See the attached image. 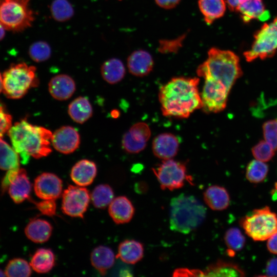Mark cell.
Listing matches in <instances>:
<instances>
[{"label":"cell","instance_id":"cell-43","mask_svg":"<svg viewBox=\"0 0 277 277\" xmlns=\"http://www.w3.org/2000/svg\"><path fill=\"white\" fill-rule=\"evenodd\" d=\"M19 169H11L7 171L2 183V192H4L6 189H8L10 184Z\"/></svg>","mask_w":277,"mask_h":277},{"label":"cell","instance_id":"cell-3","mask_svg":"<svg viewBox=\"0 0 277 277\" xmlns=\"http://www.w3.org/2000/svg\"><path fill=\"white\" fill-rule=\"evenodd\" d=\"M52 133L50 130L33 125L25 120L15 123L8 131L13 148L23 163L30 156L40 159L50 154Z\"/></svg>","mask_w":277,"mask_h":277},{"label":"cell","instance_id":"cell-23","mask_svg":"<svg viewBox=\"0 0 277 277\" xmlns=\"http://www.w3.org/2000/svg\"><path fill=\"white\" fill-rule=\"evenodd\" d=\"M115 255L112 249L105 246L95 248L90 255V261L93 267L102 275L114 265Z\"/></svg>","mask_w":277,"mask_h":277},{"label":"cell","instance_id":"cell-12","mask_svg":"<svg viewBox=\"0 0 277 277\" xmlns=\"http://www.w3.org/2000/svg\"><path fill=\"white\" fill-rule=\"evenodd\" d=\"M62 180L56 174L44 172L34 180V189L37 197L42 200H56L62 193Z\"/></svg>","mask_w":277,"mask_h":277},{"label":"cell","instance_id":"cell-46","mask_svg":"<svg viewBox=\"0 0 277 277\" xmlns=\"http://www.w3.org/2000/svg\"><path fill=\"white\" fill-rule=\"evenodd\" d=\"M241 0H227L226 3L229 9L232 11H236Z\"/></svg>","mask_w":277,"mask_h":277},{"label":"cell","instance_id":"cell-17","mask_svg":"<svg viewBox=\"0 0 277 277\" xmlns=\"http://www.w3.org/2000/svg\"><path fill=\"white\" fill-rule=\"evenodd\" d=\"M245 23L252 19L264 22L268 20L270 14L265 8L263 0H241L236 11Z\"/></svg>","mask_w":277,"mask_h":277},{"label":"cell","instance_id":"cell-49","mask_svg":"<svg viewBox=\"0 0 277 277\" xmlns=\"http://www.w3.org/2000/svg\"><path fill=\"white\" fill-rule=\"evenodd\" d=\"M6 274L5 272H4L2 270L0 269V276H5Z\"/></svg>","mask_w":277,"mask_h":277},{"label":"cell","instance_id":"cell-44","mask_svg":"<svg viewBox=\"0 0 277 277\" xmlns=\"http://www.w3.org/2000/svg\"><path fill=\"white\" fill-rule=\"evenodd\" d=\"M160 7L165 9H170L176 7L181 0H154Z\"/></svg>","mask_w":277,"mask_h":277},{"label":"cell","instance_id":"cell-14","mask_svg":"<svg viewBox=\"0 0 277 277\" xmlns=\"http://www.w3.org/2000/svg\"><path fill=\"white\" fill-rule=\"evenodd\" d=\"M180 147L178 137L171 133H163L153 139L152 149L154 155L162 160L171 159L177 153Z\"/></svg>","mask_w":277,"mask_h":277},{"label":"cell","instance_id":"cell-6","mask_svg":"<svg viewBox=\"0 0 277 277\" xmlns=\"http://www.w3.org/2000/svg\"><path fill=\"white\" fill-rule=\"evenodd\" d=\"M240 223L247 235L255 241L266 240L277 232V215L267 206L253 210Z\"/></svg>","mask_w":277,"mask_h":277},{"label":"cell","instance_id":"cell-13","mask_svg":"<svg viewBox=\"0 0 277 277\" xmlns=\"http://www.w3.org/2000/svg\"><path fill=\"white\" fill-rule=\"evenodd\" d=\"M80 141L79 133L75 128L70 126H64L52 133L51 144L58 152L68 154L78 148Z\"/></svg>","mask_w":277,"mask_h":277},{"label":"cell","instance_id":"cell-18","mask_svg":"<svg viewBox=\"0 0 277 277\" xmlns=\"http://www.w3.org/2000/svg\"><path fill=\"white\" fill-rule=\"evenodd\" d=\"M110 216L116 224L129 222L132 219L135 209L130 200L125 196H119L112 200L109 205Z\"/></svg>","mask_w":277,"mask_h":277},{"label":"cell","instance_id":"cell-47","mask_svg":"<svg viewBox=\"0 0 277 277\" xmlns=\"http://www.w3.org/2000/svg\"><path fill=\"white\" fill-rule=\"evenodd\" d=\"M5 28L0 23V41L2 40L5 36Z\"/></svg>","mask_w":277,"mask_h":277},{"label":"cell","instance_id":"cell-35","mask_svg":"<svg viewBox=\"0 0 277 277\" xmlns=\"http://www.w3.org/2000/svg\"><path fill=\"white\" fill-rule=\"evenodd\" d=\"M31 266L24 259L16 258L8 263L5 271L6 275L11 277H27L31 274Z\"/></svg>","mask_w":277,"mask_h":277},{"label":"cell","instance_id":"cell-32","mask_svg":"<svg viewBox=\"0 0 277 277\" xmlns=\"http://www.w3.org/2000/svg\"><path fill=\"white\" fill-rule=\"evenodd\" d=\"M224 241L228 248V254L233 256L235 254V251H240L243 248L246 239L239 228L232 227L228 229L225 232Z\"/></svg>","mask_w":277,"mask_h":277},{"label":"cell","instance_id":"cell-38","mask_svg":"<svg viewBox=\"0 0 277 277\" xmlns=\"http://www.w3.org/2000/svg\"><path fill=\"white\" fill-rule=\"evenodd\" d=\"M274 150L265 141L262 140L252 148L253 156L258 160L262 162L270 161L274 155Z\"/></svg>","mask_w":277,"mask_h":277},{"label":"cell","instance_id":"cell-11","mask_svg":"<svg viewBox=\"0 0 277 277\" xmlns=\"http://www.w3.org/2000/svg\"><path fill=\"white\" fill-rule=\"evenodd\" d=\"M151 134L148 124L144 122L136 123L124 134L122 140V147L129 153H138L146 147Z\"/></svg>","mask_w":277,"mask_h":277},{"label":"cell","instance_id":"cell-8","mask_svg":"<svg viewBox=\"0 0 277 277\" xmlns=\"http://www.w3.org/2000/svg\"><path fill=\"white\" fill-rule=\"evenodd\" d=\"M277 50V17L265 23L254 35L251 48L244 53L247 62L266 59L274 55Z\"/></svg>","mask_w":277,"mask_h":277},{"label":"cell","instance_id":"cell-26","mask_svg":"<svg viewBox=\"0 0 277 277\" xmlns=\"http://www.w3.org/2000/svg\"><path fill=\"white\" fill-rule=\"evenodd\" d=\"M198 4L204 21L207 24H211L222 17L226 11V3L225 0H199Z\"/></svg>","mask_w":277,"mask_h":277},{"label":"cell","instance_id":"cell-4","mask_svg":"<svg viewBox=\"0 0 277 277\" xmlns=\"http://www.w3.org/2000/svg\"><path fill=\"white\" fill-rule=\"evenodd\" d=\"M206 214V208L196 197L181 194L170 202V228L174 231L187 234L203 222Z\"/></svg>","mask_w":277,"mask_h":277},{"label":"cell","instance_id":"cell-50","mask_svg":"<svg viewBox=\"0 0 277 277\" xmlns=\"http://www.w3.org/2000/svg\"><path fill=\"white\" fill-rule=\"evenodd\" d=\"M120 1H121V0H120Z\"/></svg>","mask_w":277,"mask_h":277},{"label":"cell","instance_id":"cell-45","mask_svg":"<svg viewBox=\"0 0 277 277\" xmlns=\"http://www.w3.org/2000/svg\"><path fill=\"white\" fill-rule=\"evenodd\" d=\"M267 247L270 252L277 254V232L268 239Z\"/></svg>","mask_w":277,"mask_h":277},{"label":"cell","instance_id":"cell-39","mask_svg":"<svg viewBox=\"0 0 277 277\" xmlns=\"http://www.w3.org/2000/svg\"><path fill=\"white\" fill-rule=\"evenodd\" d=\"M184 36L172 40H162L160 42L159 51L162 53L175 52L182 47Z\"/></svg>","mask_w":277,"mask_h":277},{"label":"cell","instance_id":"cell-27","mask_svg":"<svg viewBox=\"0 0 277 277\" xmlns=\"http://www.w3.org/2000/svg\"><path fill=\"white\" fill-rule=\"evenodd\" d=\"M101 73L104 81L110 84H115L125 76L126 70L123 62L112 58L106 61L102 65Z\"/></svg>","mask_w":277,"mask_h":277},{"label":"cell","instance_id":"cell-42","mask_svg":"<svg viewBox=\"0 0 277 277\" xmlns=\"http://www.w3.org/2000/svg\"><path fill=\"white\" fill-rule=\"evenodd\" d=\"M265 272L266 276H277V258L270 259L266 266Z\"/></svg>","mask_w":277,"mask_h":277},{"label":"cell","instance_id":"cell-16","mask_svg":"<svg viewBox=\"0 0 277 277\" xmlns=\"http://www.w3.org/2000/svg\"><path fill=\"white\" fill-rule=\"evenodd\" d=\"M127 67L133 75L143 77L152 70L154 62L151 55L144 50L133 52L128 57Z\"/></svg>","mask_w":277,"mask_h":277},{"label":"cell","instance_id":"cell-15","mask_svg":"<svg viewBox=\"0 0 277 277\" xmlns=\"http://www.w3.org/2000/svg\"><path fill=\"white\" fill-rule=\"evenodd\" d=\"M76 90L74 80L69 75L64 74L56 75L48 83L49 93L54 99L65 101L70 98Z\"/></svg>","mask_w":277,"mask_h":277},{"label":"cell","instance_id":"cell-24","mask_svg":"<svg viewBox=\"0 0 277 277\" xmlns=\"http://www.w3.org/2000/svg\"><path fill=\"white\" fill-rule=\"evenodd\" d=\"M51 224L41 219H33L28 224L25 229L27 237L35 243H44L50 238L52 232Z\"/></svg>","mask_w":277,"mask_h":277},{"label":"cell","instance_id":"cell-37","mask_svg":"<svg viewBox=\"0 0 277 277\" xmlns=\"http://www.w3.org/2000/svg\"><path fill=\"white\" fill-rule=\"evenodd\" d=\"M263 130L265 141L274 151L277 150V118L265 122Z\"/></svg>","mask_w":277,"mask_h":277},{"label":"cell","instance_id":"cell-33","mask_svg":"<svg viewBox=\"0 0 277 277\" xmlns=\"http://www.w3.org/2000/svg\"><path fill=\"white\" fill-rule=\"evenodd\" d=\"M268 171V166L266 164L258 160H253L247 166L246 176L250 182L259 183L265 180Z\"/></svg>","mask_w":277,"mask_h":277},{"label":"cell","instance_id":"cell-21","mask_svg":"<svg viewBox=\"0 0 277 277\" xmlns=\"http://www.w3.org/2000/svg\"><path fill=\"white\" fill-rule=\"evenodd\" d=\"M204 200L212 210L221 211L229 206L230 196L227 190L223 187L212 185L204 192Z\"/></svg>","mask_w":277,"mask_h":277},{"label":"cell","instance_id":"cell-29","mask_svg":"<svg viewBox=\"0 0 277 277\" xmlns=\"http://www.w3.org/2000/svg\"><path fill=\"white\" fill-rule=\"evenodd\" d=\"M55 262V255L51 249L40 248L32 256L30 265L36 272L45 273L53 268Z\"/></svg>","mask_w":277,"mask_h":277},{"label":"cell","instance_id":"cell-20","mask_svg":"<svg viewBox=\"0 0 277 277\" xmlns=\"http://www.w3.org/2000/svg\"><path fill=\"white\" fill-rule=\"evenodd\" d=\"M31 187L26 170L19 168L8 187V192L13 201L18 204L29 198Z\"/></svg>","mask_w":277,"mask_h":277},{"label":"cell","instance_id":"cell-41","mask_svg":"<svg viewBox=\"0 0 277 277\" xmlns=\"http://www.w3.org/2000/svg\"><path fill=\"white\" fill-rule=\"evenodd\" d=\"M11 126L12 117L0 102V137L8 132Z\"/></svg>","mask_w":277,"mask_h":277},{"label":"cell","instance_id":"cell-9","mask_svg":"<svg viewBox=\"0 0 277 277\" xmlns=\"http://www.w3.org/2000/svg\"><path fill=\"white\" fill-rule=\"evenodd\" d=\"M162 189L170 191L184 186L189 178L186 164L173 159L163 160L162 163L152 169Z\"/></svg>","mask_w":277,"mask_h":277},{"label":"cell","instance_id":"cell-7","mask_svg":"<svg viewBox=\"0 0 277 277\" xmlns=\"http://www.w3.org/2000/svg\"><path fill=\"white\" fill-rule=\"evenodd\" d=\"M29 0H0V23L5 29L22 31L30 27L34 17Z\"/></svg>","mask_w":277,"mask_h":277},{"label":"cell","instance_id":"cell-31","mask_svg":"<svg viewBox=\"0 0 277 277\" xmlns=\"http://www.w3.org/2000/svg\"><path fill=\"white\" fill-rule=\"evenodd\" d=\"M90 197L95 208L103 209L109 206L113 200L114 192L109 185L100 184L94 188Z\"/></svg>","mask_w":277,"mask_h":277},{"label":"cell","instance_id":"cell-2","mask_svg":"<svg viewBox=\"0 0 277 277\" xmlns=\"http://www.w3.org/2000/svg\"><path fill=\"white\" fill-rule=\"evenodd\" d=\"M198 77H177L171 79L160 89L159 100L163 115L185 118L202 109Z\"/></svg>","mask_w":277,"mask_h":277},{"label":"cell","instance_id":"cell-25","mask_svg":"<svg viewBox=\"0 0 277 277\" xmlns=\"http://www.w3.org/2000/svg\"><path fill=\"white\" fill-rule=\"evenodd\" d=\"M68 113L73 121L83 124L92 116L93 109L87 97L78 96L69 104Z\"/></svg>","mask_w":277,"mask_h":277},{"label":"cell","instance_id":"cell-30","mask_svg":"<svg viewBox=\"0 0 277 277\" xmlns=\"http://www.w3.org/2000/svg\"><path fill=\"white\" fill-rule=\"evenodd\" d=\"M19 155L0 137V168L4 170L19 168Z\"/></svg>","mask_w":277,"mask_h":277},{"label":"cell","instance_id":"cell-19","mask_svg":"<svg viewBox=\"0 0 277 277\" xmlns=\"http://www.w3.org/2000/svg\"><path fill=\"white\" fill-rule=\"evenodd\" d=\"M97 174V167L93 161L83 159L79 161L72 167L70 177L78 186L86 187L90 185Z\"/></svg>","mask_w":277,"mask_h":277},{"label":"cell","instance_id":"cell-22","mask_svg":"<svg viewBox=\"0 0 277 277\" xmlns=\"http://www.w3.org/2000/svg\"><path fill=\"white\" fill-rule=\"evenodd\" d=\"M144 253V248L141 243L134 240H126L120 244L116 258L125 263L134 264L142 259Z\"/></svg>","mask_w":277,"mask_h":277},{"label":"cell","instance_id":"cell-10","mask_svg":"<svg viewBox=\"0 0 277 277\" xmlns=\"http://www.w3.org/2000/svg\"><path fill=\"white\" fill-rule=\"evenodd\" d=\"M91 197L85 187L69 185L62 194V209L66 215L83 218Z\"/></svg>","mask_w":277,"mask_h":277},{"label":"cell","instance_id":"cell-5","mask_svg":"<svg viewBox=\"0 0 277 277\" xmlns=\"http://www.w3.org/2000/svg\"><path fill=\"white\" fill-rule=\"evenodd\" d=\"M2 77L3 92L7 97L12 99L22 97L31 88L39 84L36 68L25 63L12 65Z\"/></svg>","mask_w":277,"mask_h":277},{"label":"cell","instance_id":"cell-36","mask_svg":"<svg viewBox=\"0 0 277 277\" xmlns=\"http://www.w3.org/2000/svg\"><path fill=\"white\" fill-rule=\"evenodd\" d=\"M29 54L33 61L36 62H42L50 58L51 49L47 42L37 41L33 43L29 47Z\"/></svg>","mask_w":277,"mask_h":277},{"label":"cell","instance_id":"cell-40","mask_svg":"<svg viewBox=\"0 0 277 277\" xmlns=\"http://www.w3.org/2000/svg\"><path fill=\"white\" fill-rule=\"evenodd\" d=\"M31 201L42 214L49 216L55 215L56 204L54 200H43L40 202Z\"/></svg>","mask_w":277,"mask_h":277},{"label":"cell","instance_id":"cell-28","mask_svg":"<svg viewBox=\"0 0 277 277\" xmlns=\"http://www.w3.org/2000/svg\"><path fill=\"white\" fill-rule=\"evenodd\" d=\"M203 274L207 276H244L245 273L236 264L219 260L208 266Z\"/></svg>","mask_w":277,"mask_h":277},{"label":"cell","instance_id":"cell-48","mask_svg":"<svg viewBox=\"0 0 277 277\" xmlns=\"http://www.w3.org/2000/svg\"><path fill=\"white\" fill-rule=\"evenodd\" d=\"M3 90V77L0 73V93Z\"/></svg>","mask_w":277,"mask_h":277},{"label":"cell","instance_id":"cell-34","mask_svg":"<svg viewBox=\"0 0 277 277\" xmlns=\"http://www.w3.org/2000/svg\"><path fill=\"white\" fill-rule=\"evenodd\" d=\"M52 17L56 21L65 22L74 14V9L68 0H54L50 7Z\"/></svg>","mask_w":277,"mask_h":277},{"label":"cell","instance_id":"cell-1","mask_svg":"<svg viewBox=\"0 0 277 277\" xmlns=\"http://www.w3.org/2000/svg\"><path fill=\"white\" fill-rule=\"evenodd\" d=\"M204 79L202 93L212 96H226L242 75L239 57L232 51L211 48L206 60L197 69Z\"/></svg>","mask_w":277,"mask_h":277}]
</instances>
